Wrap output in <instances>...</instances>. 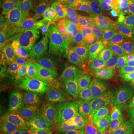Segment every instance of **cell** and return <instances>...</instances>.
<instances>
[{"instance_id": "cell-14", "label": "cell", "mask_w": 134, "mask_h": 134, "mask_svg": "<svg viewBox=\"0 0 134 134\" xmlns=\"http://www.w3.org/2000/svg\"><path fill=\"white\" fill-rule=\"evenodd\" d=\"M63 121H65L64 119H60L59 117L50 114L34 113L29 124L38 130H43L52 128Z\"/></svg>"}, {"instance_id": "cell-16", "label": "cell", "mask_w": 134, "mask_h": 134, "mask_svg": "<svg viewBox=\"0 0 134 134\" xmlns=\"http://www.w3.org/2000/svg\"><path fill=\"white\" fill-rule=\"evenodd\" d=\"M106 44L107 43H101V42L98 43L94 48L89 50L82 57L83 65L86 71H89L91 69V67L96 63L97 58L98 57V54L100 52V49L104 48Z\"/></svg>"}, {"instance_id": "cell-22", "label": "cell", "mask_w": 134, "mask_h": 134, "mask_svg": "<svg viewBox=\"0 0 134 134\" xmlns=\"http://www.w3.org/2000/svg\"><path fill=\"white\" fill-rule=\"evenodd\" d=\"M20 1L24 2L25 4H26V5H29L30 6H31V7H33L40 0H20Z\"/></svg>"}, {"instance_id": "cell-19", "label": "cell", "mask_w": 134, "mask_h": 134, "mask_svg": "<svg viewBox=\"0 0 134 134\" xmlns=\"http://www.w3.org/2000/svg\"><path fill=\"white\" fill-rule=\"evenodd\" d=\"M66 121H63L62 122L59 123L56 126L53 127L54 133V134H70L68 127H67Z\"/></svg>"}, {"instance_id": "cell-3", "label": "cell", "mask_w": 134, "mask_h": 134, "mask_svg": "<svg viewBox=\"0 0 134 134\" xmlns=\"http://www.w3.org/2000/svg\"><path fill=\"white\" fill-rule=\"evenodd\" d=\"M79 66L75 58L56 60L29 70L14 82L34 81L41 93L52 97L60 105L69 92L72 81L78 75Z\"/></svg>"}, {"instance_id": "cell-23", "label": "cell", "mask_w": 134, "mask_h": 134, "mask_svg": "<svg viewBox=\"0 0 134 134\" xmlns=\"http://www.w3.org/2000/svg\"><path fill=\"white\" fill-rule=\"evenodd\" d=\"M39 134H54V130H53V127H52V128H48V129L40 130Z\"/></svg>"}, {"instance_id": "cell-17", "label": "cell", "mask_w": 134, "mask_h": 134, "mask_svg": "<svg viewBox=\"0 0 134 134\" xmlns=\"http://www.w3.org/2000/svg\"><path fill=\"white\" fill-rule=\"evenodd\" d=\"M13 49V39L10 33L2 30L0 37V56L1 58L5 57Z\"/></svg>"}, {"instance_id": "cell-5", "label": "cell", "mask_w": 134, "mask_h": 134, "mask_svg": "<svg viewBox=\"0 0 134 134\" xmlns=\"http://www.w3.org/2000/svg\"><path fill=\"white\" fill-rule=\"evenodd\" d=\"M97 79L95 63L81 81L69 90L60 104V115L63 119H68L78 113L90 110L94 106Z\"/></svg>"}, {"instance_id": "cell-21", "label": "cell", "mask_w": 134, "mask_h": 134, "mask_svg": "<svg viewBox=\"0 0 134 134\" xmlns=\"http://www.w3.org/2000/svg\"><path fill=\"white\" fill-rule=\"evenodd\" d=\"M66 125L70 134H87L83 131H82L80 128H78L76 125H72L69 122H66Z\"/></svg>"}, {"instance_id": "cell-1", "label": "cell", "mask_w": 134, "mask_h": 134, "mask_svg": "<svg viewBox=\"0 0 134 134\" xmlns=\"http://www.w3.org/2000/svg\"><path fill=\"white\" fill-rule=\"evenodd\" d=\"M96 64L98 105L120 114L134 111V89L123 67L107 51L99 53Z\"/></svg>"}, {"instance_id": "cell-11", "label": "cell", "mask_w": 134, "mask_h": 134, "mask_svg": "<svg viewBox=\"0 0 134 134\" xmlns=\"http://www.w3.org/2000/svg\"><path fill=\"white\" fill-rule=\"evenodd\" d=\"M33 14L32 7L20 0H8L4 9L3 30L10 31L22 20Z\"/></svg>"}, {"instance_id": "cell-24", "label": "cell", "mask_w": 134, "mask_h": 134, "mask_svg": "<svg viewBox=\"0 0 134 134\" xmlns=\"http://www.w3.org/2000/svg\"><path fill=\"white\" fill-rule=\"evenodd\" d=\"M125 5L127 6V7H129V8H133V9H134V0H128V1L127 2V3H126Z\"/></svg>"}, {"instance_id": "cell-27", "label": "cell", "mask_w": 134, "mask_h": 134, "mask_svg": "<svg viewBox=\"0 0 134 134\" xmlns=\"http://www.w3.org/2000/svg\"><path fill=\"white\" fill-rule=\"evenodd\" d=\"M0 134H9V133H6V132H5V131H3V130H1Z\"/></svg>"}, {"instance_id": "cell-20", "label": "cell", "mask_w": 134, "mask_h": 134, "mask_svg": "<svg viewBox=\"0 0 134 134\" xmlns=\"http://www.w3.org/2000/svg\"><path fill=\"white\" fill-rule=\"evenodd\" d=\"M39 132L40 130L34 127L30 124H27L19 129L16 134H39Z\"/></svg>"}, {"instance_id": "cell-2", "label": "cell", "mask_w": 134, "mask_h": 134, "mask_svg": "<svg viewBox=\"0 0 134 134\" xmlns=\"http://www.w3.org/2000/svg\"><path fill=\"white\" fill-rule=\"evenodd\" d=\"M72 41L66 34L59 33L37 49L25 52L11 51L9 54L14 60V81L29 70L53 60L82 58L98 43L97 40L89 37L75 43Z\"/></svg>"}, {"instance_id": "cell-15", "label": "cell", "mask_w": 134, "mask_h": 134, "mask_svg": "<svg viewBox=\"0 0 134 134\" xmlns=\"http://www.w3.org/2000/svg\"><path fill=\"white\" fill-rule=\"evenodd\" d=\"M0 126L2 130L9 134H14V130L16 129L10 112L3 99L0 101Z\"/></svg>"}, {"instance_id": "cell-8", "label": "cell", "mask_w": 134, "mask_h": 134, "mask_svg": "<svg viewBox=\"0 0 134 134\" xmlns=\"http://www.w3.org/2000/svg\"><path fill=\"white\" fill-rule=\"evenodd\" d=\"M102 13L109 17L113 25L114 38L134 34L133 21L129 7L120 2H110L103 8Z\"/></svg>"}, {"instance_id": "cell-26", "label": "cell", "mask_w": 134, "mask_h": 134, "mask_svg": "<svg viewBox=\"0 0 134 134\" xmlns=\"http://www.w3.org/2000/svg\"><path fill=\"white\" fill-rule=\"evenodd\" d=\"M128 0H119V2L120 3H121V4H123V5H125L126 3H127V2Z\"/></svg>"}, {"instance_id": "cell-7", "label": "cell", "mask_w": 134, "mask_h": 134, "mask_svg": "<svg viewBox=\"0 0 134 134\" xmlns=\"http://www.w3.org/2000/svg\"><path fill=\"white\" fill-rule=\"evenodd\" d=\"M97 14L96 6L85 1L75 5L66 16L69 23L67 36L72 40L80 37Z\"/></svg>"}, {"instance_id": "cell-10", "label": "cell", "mask_w": 134, "mask_h": 134, "mask_svg": "<svg viewBox=\"0 0 134 134\" xmlns=\"http://www.w3.org/2000/svg\"><path fill=\"white\" fill-rule=\"evenodd\" d=\"M32 10L35 16L46 24L57 27L67 16L65 0H40Z\"/></svg>"}, {"instance_id": "cell-4", "label": "cell", "mask_w": 134, "mask_h": 134, "mask_svg": "<svg viewBox=\"0 0 134 134\" xmlns=\"http://www.w3.org/2000/svg\"><path fill=\"white\" fill-rule=\"evenodd\" d=\"M16 52H25L37 49L59 34V27L46 24L32 14L10 30Z\"/></svg>"}, {"instance_id": "cell-13", "label": "cell", "mask_w": 134, "mask_h": 134, "mask_svg": "<svg viewBox=\"0 0 134 134\" xmlns=\"http://www.w3.org/2000/svg\"><path fill=\"white\" fill-rule=\"evenodd\" d=\"M14 60L9 53L1 59L0 63V96L2 99L13 84Z\"/></svg>"}, {"instance_id": "cell-6", "label": "cell", "mask_w": 134, "mask_h": 134, "mask_svg": "<svg viewBox=\"0 0 134 134\" xmlns=\"http://www.w3.org/2000/svg\"><path fill=\"white\" fill-rule=\"evenodd\" d=\"M3 100L9 109L16 129L29 124L33 112L22 89L13 86L3 98Z\"/></svg>"}, {"instance_id": "cell-25", "label": "cell", "mask_w": 134, "mask_h": 134, "mask_svg": "<svg viewBox=\"0 0 134 134\" xmlns=\"http://www.w3.org/2000/svg\"><path fill=\"white\" fill-rule=\"evenodd\" d=\"M83 1H85V2H88V3H90V4L93 5H96V3L98 2V0H83Z\"/></svg>"}, {"instance_id": "cell-18", "label": "cell", "mask_w": 134, "mask_h": 134, "mask_svg": "<svg viewBox=\"0 0 134 134\" xmlns=\"http://www.w3.org/2000/svg\"><path fill=\"white\" fill-rule=\"evenodd\" d=\"M116 42L124 46L125 47L127 48L129 50L133 58L134 61V34L133 35L130 36H125V37H116L114 38Z\"/></svg>"}, {"instance_id": "cell-12", "label": "cell", "mask_w": 134, "mask_h": 134, "mask_svg": "<svg viewBox=\"0 0 134 134\" xmlns=\"http://www.w3.org/2000/svg\"><path fill=\"white\" fill-rule=\"evenodd\" d=\"M85 33L87 37L98 41L107 43L114 39V31L109 17L104 13L98 14L86 28Z\"/></svg>"}, {"instance_id": "cell-9", "label": "cell", "mask_w": 134, "mask_h": 134, "mask_svg": "<svg viewBox=\"0 0 134 134\" xmlns=\"http://www.w3.org/2000/svg\"><path fill=\"white\" fill-rule=\"evenodd\" d=\"M72 122L87 134H115L114 125L95 111H85L74 115Z\"/></svg>"}]
</instances>
